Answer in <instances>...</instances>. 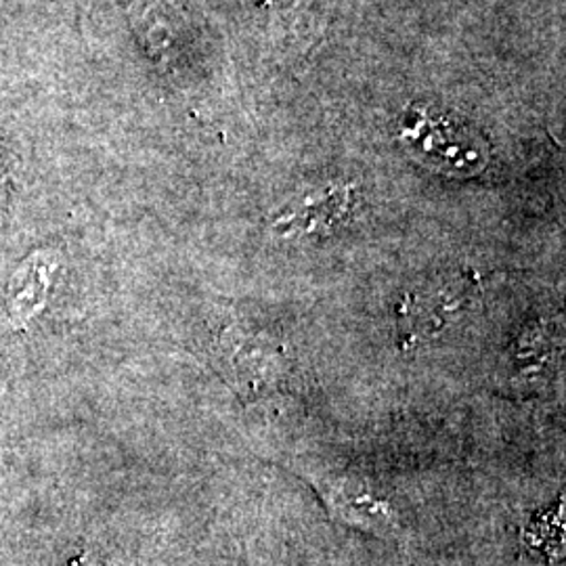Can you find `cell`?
Segmentation results:
<instances>
[{"instance_id": "cell-3", "label": "cell", "mask_w": 566, "mask_h": 566, "mask_svg": "<svg viewBox=\"0 0 566 566\" xmlns=\"http://www.w3.org/2000/svg\"><path fill=\"white\" fill-rule=\"evenodd\" d=\"M219 364L227 382L243 399H263L285 382L290 357L271 334L233 325L219 340Z\"/></svg>"}, {"instance_id": "cell-2", "label": "cell", "mask_w": 566, "mask_h": 566, "mask_svg": "<svg viewBox=\"0 0 566 566\" xmlns=\"http://www.w3.org/2000/svg\"><path fill=\"white\" fill-rule=\"evenodd\" d=\"M481 283L465 271L443 273L405 292L397 304V336L403 348L441 338L479 304Z\"/></svg>"}, {"instance_id": "cell-5", "label": "cell", "mask_w": 566, "mask_h": 566, "mask_svg": "<svg viewBox=\"0 0 566 566\" xmlns=\"http://www.w3.org/2000/svg\"><path fill=\"white\" fill-rule=\"evenodd\" d=\"M55 269L57 259L53 252H36L21 263L9 285V311L13 324L23 325L41 311L46 303Z\"/></svg>"}, {"instance_id": "cell-6", "label": "cell", "mask_w": 566, "mask_h": 566, "mask_svg": "<svg viewBox=\"0 0 566 566\" xmlns=\"http://www.w3.org/2000/svg\"><path fill=\"white\" fill-rule=\"evenodd\" d=\"M65 566H97L95 565V563H93V560H91V558H88V556H86V554H81V556H78V558H74V560H72V563H67V565Z\"/></svg>"}, {"instance_id": "cell-4", "label": "cell", "mask_w": 566, "mask_h": 566, "mask_svg": "<svg viewBox=\"0 0 566 566\" xmlns=\"http://www.w3.org/2000/svg\"><path fill=\"white\" fill-rule=\"evenodd\" d=\"M357 208V191L353 185L332 182L317 191L287 203L273 219L271 229L285 240L327 238L350 221Z\"/></svg>"}, {"instance_id": "cell-1", "label": "cell", "mask_w": 566, "mask_h": 566, "mask_svg": "<svg viewBox=\"0 0 566 566\" xmlns=\"http://www.w3.org/2000/svg\"><path fill=\"white\" fill-rule=\"evenodd\" d=\"M397 130L411 158L447 177H474L489 163L485 137L470 122L441 105H409Z\"/></svg>"}]
</instances>
